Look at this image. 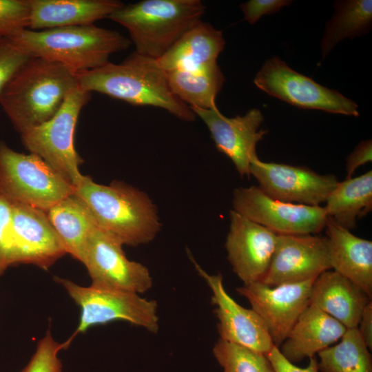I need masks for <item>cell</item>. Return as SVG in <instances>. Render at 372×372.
Instances as JSON below:
<instances>
[{
	"instance_id": "obj_1",
	"label": "cell",
	"mask_w": 372,
	"mask_h": 372,
	"mask_svg": "<svg viewBox=\"0 0 372 372\" xmlns=\"http://www.w3.org/2000/svg\"><path fill=\"white\" fill-rule=\"evenodd\" d=\"M78 87L96 92L133 105L165 110L179 119L193 121L190 107L171 91L167 72L156 59L134 52L119 63L107 62L99 68L76 73Z\"/></svg>"
},
{
	"instance_id": "obj_2",
	"label": "cell",
	"mask_w": 372,
	"mask_h": 372,
	"mask_svg": "<svg viewBox=\"0 0 372 372\" xmlns=\"http://www.w3.org/2000/svg\"><path fill=\"white\" fill-rule=\"evenodd\" d=\"M77 87L75 72L59 63L32 56L3 88L0 105L21 133L50 119Z\"/></svg>"
},
{
	"instance_id": "obj_3",
	"label": "cell",
	"mask_w": 372,
	"mask_h": 372,
	"mask_svg": "<svg viewBox=\"0 0 372 372\" xmlns=\"http://www.w3.org/2000/svg\"><path fill=\"white\" fill-rule=\"evenodd\" d=\"M74 194L89 209L98 226L123 245L147 243L161 229L156 207L149 197L123 182L105 185L83 176Z\"/></svg>"
},
{
	"instance_id": "obj_4",
	"label": "cell",
	"mask_w": 372,
	"mask_h": 372,
	"mask_svg": "<svg viewBox=\"0 0 372 372\" xmlns=\"http://www.w3.org/2000/svg\"><path fill=\"white\" fill-rule=\"evenodd\" d=\"M9 38L29 54L59 63L75 73L103 65L112 54L130 45V40L120 32L94 24L40 30L27 28Z\"/></svg>"
},
{
	"instance_id": "obj_5",
	"label": "cell",
	"mask_w": 372,
	"mask_h": 372,
	"mask_svg": "<svg viewBox=\"0 0 372 372\" xmlns=\"http://www.w3.org/2000/svg\"><path fill=\"white\" fill-rule=\"evenodd\" d=\"M200 0H143L125 5L109 19L125 28L137 53L158 59L201 21Z\"/></svg>"
},
{
	"instance_id": "obj_6",
	"label": "cell",
	"mask_w": 372,
	"mask_h": 372,
	"mask_svg": "<svg viewBox=\"0 0 372 372\" xmlns=\"http://www.w3.org/2000/svg\"><path fill=\"white\" fill-rule=\"evenodd\" d=\"M74 189L37 155L17 152L0 141V192L12 202L46 211Z\"/></svg>"
},
{
	"instance_id": "obj_7",
	"label": "cell",
	"mask_w": 372,
	"mask_h": 372,
	"mask_svg": "<svg viewBox=\"0 0 372 372\" xmlns=\"http://www.w3.org/2000/svg\"><path fill=\"white\" fill-rule=\"evenodd\" d=\"M58 282L81 309L79 322L70 344L79 333L89 328L112 321L123 320L157 333L159 329L156 301L130 291L90 285L83 287L56 277Z\"/></svg>"
},
{
	"instance_id": "obj_8",
	"label": "cell",
	"mask_w": 372,
	"mask_h": 372,
	"mask_svg": "<svg viewBox=\"0 0 372 372\" xmlns=\"http://www.w3.org/2000/svg\"><path fill=\"white\" fill-rule=\"evenodd\" d=\"M90 98V92L78 87L50 119L20 133L25 148L45 161L74 187L83 176L79 171L83 161L74 147L75 129L80 112Z\"/></svg>"
},
{
	"instance_id": "obj_9",
	"label": "cell",
	"mask_w": 372,
	"mask_h": 372,
	"mask_svg": "<svg viewBox=\"0 0 372 372\" xmlns=\"http://www.w3.org/2000/svg\"><path fill=\"white\" fill-rule=\"evenodd\" d=\"M254 83L270 96L298 108L359 116L354 101L296 72L277 56L265 61Z\"/></svg>"
},
{
	"instance_id": "obj_10",
	"label": "cell",
	"mask_w": 372,
	"mask_h": 372,
	"mask_svg": "<svg viewBox=\"0 0 372 372\" xmlns=\"http://www.w3.org/2000/svg\"><path fill=\"white\" fill-rule=\"evenodd\" d=\"M232 203L234 211L277 234H318L328 219L321 206L281 201L254 185L236 189Z\"/></svg>"
},
{
	"instance_id": "obj_11",
	"label": "cell",
	"mask_w": 372,
	"mask_h": 372,
	"mask_svg": "<svg viewBox=\"0 0 372 372\" xmlns=\"http://www.w3.org/2000/svg\"><path fill=\"white\" fill-rule=\"evenodd\" d=\"M81 262L92 285L138 294L144 293L152 286L148 268L130 260L123 245L99 227L90 235Z\"/></svg>"
},
{
	"instance_id": "obj_12",
	"label": "cell",
	"mask_w": 372,
	"mask_h": 372,
	"mask_svg": "<svg viewBox=\"0 0 372 372\" xmlns=\"http://www.w3.org/2000/svg\"><path fill=\"white\" fill-rule=\"evenodd\" d=\"M250 173L268 196L291 203L320 206L325 203L339 180L301 166L267 163L258 156L251 161Z\"/></svg>"
},
{
	"instance_id": "obj_13",
	"label": "cell",
	"mask_w": 372,
	"mask_h": 372,
	"mask_svg": "<svg viewBox=\"0 0 372 372\" xmlns=\"http://www.w3.org/2000/svg\"><path fill=\"white\" fill-rule=\"evenodd\" d=\"M315 279L275 287L261 282L236 289L265 322L273 344L279 347L296 320L309 305Z\"/></svg>"
},
{
	"instance_id": "obj_14",
	"label": "cell",
	"mask_w": 372,
	"mask_h": 372,
	"mask_svg": "<svg viewBox=\"0 0 372 372\" xmlns=\"http://www.w3.org/2000/svg\"><path fill=\"white\" fill-rule=\"evenodd\" d=\"M331 269L327 238L317 234H278L269 270L261 282L275 287L316 279Z\"/></svg>"
},
{
	"instance_id": "obj_15",
	"label": "cell",
	"mask_w": 372,
	"mask_h": 372,
	"mask_svg": "<svg viewBox=\"0 0 372 372\" xmlns=\"http://www.w3.org/2000/svg\"><path fill=\"white\" fill-rule=\"evenodd\" d=\"M189 107L205 123L216 148L232 161L239 175L249 177L251 161L257 156L256 145L267 133L260 128L264 121L260 110L253 108L243 116L228 118L217 107Z\"/></svg>"
},
{
	"instance_id": "obj_16",
	"label": "cell",
	"mask_w": 372,
	"mask_h": 372,
	"mask_svg": "<svg viewBox=\"0 0 372 372\" xmlns=\"http://www.w3.org/2000/svg\"><path fill=\"white\" fill-rule=\"evenodd\" d=\"M277 236L233 209L230 211L225 249L232 269L243 285L263 280L276 249Z\"/></svg>"
},
{
	"instance_id": "obj_17",
	"label": "cell",
	"mask_w": 372,
	"mask_h": 372,
	"mask_svg": "<svg viewBox=\"0 0 372 372\" xmlns=\"http://www.w3.org/2000/svg\"><path fill=\"white\" fill-rule=\"evenodd\" d=\"M199 275L211 291L220 339L267 354L275 346L260 316L238 304L226 291L220 273L209 274L192 259Z\"/></svg>"
},
{
	"instance_id": "obj_18",
	"label": "cell",
	"mask_w": 372,
	"mask_h": 372,
	"mask_svg": "<svg viewBox=\"0 0 372 372\" xmlns=\"http://www.w3.org/2000/svg\"><path fill=\"white\" fill-rule=\"evenodd\" d=\"M65 254L46 211L12 202L13 265L32 264L47 269Z\"/></svg>"
},
{
	"instance_id": "obj_19",
	"label": "cell",
	"mask_w": 372,
	"mask_h": 372,
	"mask_svg": "<svg viewBox=\"0 0 372 372\" xmlns=\"http://www.w3.org/2000/svg\"><path fill=\"white\" fill-rule=\"evenodd\" d=\"M333 271L372 297V242L353 234L328 217L325 228Z\"/></svg>"
},
{
	"instance_id": "obj_20",
	"label": "cell",
	"mask_w": 372,
	"mask_h": 372,
	"mask_svg": "<svg viewBox=\"0 0 372 372\" xmlns=\"http://www.w3.org/2000/svg\"><path fill=\"white\" fill-rule=\"evenodd\" d=\"M347 328L314 305L302 312L288 335L278 347L292 363L316 356L341 339Z\"/></svg>"
},
{
	"instance_id": "obj_21",
	"label": "cell",
	"mask_w": 372,
	"mask_h": 372,
	"mask_svg": "<svg viewBox=\"0 0 372 372\" xmlns=\"http://www.w3.org/2000/svg\"><path fill=\"white\" fill-rule=\"evenodd\" d=\"M371 300L357 285L330 269L313 281L309 304L316 306L348 329L358 328L364 308Z\"/></svg>"
},
{
	"instance_id": "obj_22",
	"label": "cell",
	"mask_w": 372,
	"mask_h": 372,
	"mask_svg": "<svg viewBox=\"0 0 372 372\" xmlns=\"http://www.w3.org/2000/svg\"><path fill=\"white\" fill-rule=\"evenodd\" d=\"M28 29L92 25L124 6L116 0H28Z\"/></svg>"
},
{
	"instance_id": "obj_23",
	"label": "cell",
	"mask_w": 372,
	"mask_h": 372,
	"mask_svg": "<svg viewBox=\"0 0 372 372\" xmlns=\"http://www.w3.org/2000/svg\"><path fill=\"white\" fill-rule=\"evenodd\" d=\"M225 45L223 32L201 20L156 61L166 72L198 70L217 63Z\"/></svg>"
},
{
	"instance_id": "obj_24",
	"label": "cell",
	"mask_w": 372,
	"mask_h": 372,
	"mask_svg": "<svg viewBox=\"0 0 372 372\" xmlns=\"http://www.w3.org/2000/svg\"><path fill=\"white\" fill-rule=\"evenodd\" d=\"M67 254L81 262L87 240L98 225L85 203L74 193L46 211Z\"/></svg>"
},
{
	"instance_id": "obj_25",
	"label": "cell",
	"mask_w": 372,
	"mask_h": 372,
	"mask_svg": "<svg viewBox=\"0 0 372 372\" xmlns=\"http://www.w3.org/2000/svg\"><path fill=\"white\" fill-rule=\"evenodd\" d=\"M325 203L329 218L347 229L354 228L372 209V171L339 181Z\"/></svg>"
},
{
	"instance_id": "obj_26",
	"label": "cell",
	"mask_w": 372,
	"mask_h": 372,
	"mask_svg": "<svg viewBox=\"0 0 372 372\" xmlns=\"http://www.w3.org/2000/svg\"><path fill=\"white\" fill-rule=\"evenodd\" d=\"M172 93L189 107L202 109L216 107V97L225 82L217 63L195 71L167 72Z\"/></svg>"
},
{
	"instance_id": "obj_27",
	"label": "cell",
	"mask_w": 372,
	"mask_h": 372,
	"mask_svg": "<svg viewBox=\"0 0 372 372\" xmlns=\"http://www.w3.org/2000/svg\"><path fill=\"white\" fill-rule=\"evenodd\" d=\"M334 8L335 12L327 25L321 43L323 59L338 42L364 34L371 27V0L338 1Z\"/></svg>"
},
{
	"instance_id": "obj_28",
	"label": "cell",
	"mask_w": 372,
	"mask_h": 372,
	"mask_svg": "<svg viewBox=\"0 0 372 372\" xmlns=\"http://www.w3.org/2000/svg\"><path fill=\"white\" fill-rule=\"evenodd\" d=\"M320 372H372V357L358 328L348 329L340 342L318 353Z\"/></svg>"
},
{
	"instance_id": "obj_29",
	"label": "cell",
	"mask_w": 372,
	"mask_h": 372,
	"mask_svg": "<svg viewBox=\"0 0 372 372\" xmlns=\"http://www.w3.org/2000/svg\"><path fill=\"white\" fill-rule=\"evenodd\" d=\"M213 353L223 372H275L266 354L219 339Z\"/></svg>"
},
{
	"instance_id": "obj_30",
	"label": "cell",
	"mask_w": 372,
	"mask_h": 372,
	"mask_svg": "<svg viewBox=\"0 0 372 372\" xmlns=\"http://www.w3.org/2000/svg\"><path fill=\"white\" fill-rule=\"evenodd\" d=\"M69 345L67 341L64 343L56 341L48 330L37 343L33 355L21 372H61L62 364L58 355Z\"/></svg>"
},
{
	"instance_id": "obj_31",
	"label": "cell",
	"mask_w": 372,
	"mask_h": 372,
	"mask_svg": "<svg viewBox=\"0 0 372 372\" xmlns=\"http://www.w3.org/2000/svg\"><path fill=\"white\" fill-rule=\"evenodd\" d=\"M28 0H0V37H10L29 28Z\"/></svg>"
},
{
	"instance_id": "obj_32",
	"label": "cell",
	"mask_w": 372,
	"mask_h": 372,
	"mask_svg": "<svg viewBox=\"0 0 372 372\" xmlns=\"http://www.w3.org/2000/svg\"><path fill=\"white\" fill-rule=\"evenodd\" d=\"M32 56L9 37H0V94L11 77Z\"/></svg>"
},
{
	"instance_id": "obj_33",
	"label": "cell",
	"mask_w": 372,
	"mask_h": 372,
	"mask_svg": "<svg viewBox=\"0 0 372 372\" xmlns=\"http://www.w3.org/2000/svg\"><path fill=\"white\" fill-rule=\"evenodd\" d=\"M13 265L12 202L0 192V267Z\"/></svg>"
},
{
	"instance_id": "obj_34",
	"label": "cell",
	"mask_w": 372,
	"mask_h": 372,
	"mask_svg": "<svg viewBox=\"0 0 372 372\" xmlns=\"http://www.w3.org/2000/svg\"><path fill=\"white\" fill-rule=\"evenodd\" d=\"M288 0H250L240 4L245 20L255 23L262 16L278 12L283 6L289 5Z\"/></svg>"
},
{
	"instance_id": "obj_35",
	"label": "cell",
	"mask_w": 372,
	"mask_h": 372,
	"mask_svg": "<svg viewBox=\"0 0 372 372\" xmlns=\"http://www.w3.org/2000/svg\"><path fill=\"white\" fill-rule=\"evenodd\" d=\"M267 356L271 362L275 372H318V359L316 356L309 358V364L300 368L287 360L280 353L279 349L274 346L267 353Z\"/></svg>"
},
{
	"instance_id": "obj_36",
	"label": "cell",
	"mask_w": 372,
	"mask_h": 372,
	"mask_svg": "<svg viewBox=\"0 0 372 372\" xmlns=\"http://www.w3.org/2000/svg\"><path fill=\"white\" fill-rule=\"evenodd\" d=\"M372 161V141L366 140L360 142L348 156L346 163L347 178H351L358 167Z\"/></svg>"
},
{
	"instance_id": "obj_37",
	"label": "cell",
	"mask_w": 372,
	"mask_h": 372,
	"mask_svg": "<svg viewBox=\"0 0 372 372\" xmlns=\"http://www.w3.org/2000/svg\"><path fill=\"white\" fill-rule=\"evenodd\" d=\"M358 331L370 351L372 349V301L366 304L358 326Z\"/></svg>"
},
{
	"instance_id": "obj_38",
	"label": "cell",
	"mask_w": 372,
	"mask_h": 372,
	"mask_svg": "<svg viewBox=\"0 0 372 372\" xmlns=\"http://www.w3.org/2000/svg\"><path fill=\"white\" fill-rule=\"evenodd\" d=\"M3 272V271L2 270V269L0 267V275Z\"/></svg>"
}]
</instances>
